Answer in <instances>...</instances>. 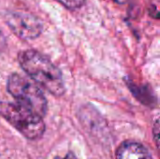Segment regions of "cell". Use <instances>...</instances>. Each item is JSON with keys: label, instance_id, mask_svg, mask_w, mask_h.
Masks as SVG:
<instances>
[{"label": "cell", "instance_id": "cell-1", "mask_svg": "<svg viewBox=\"0 0 160 159\" xmlns=\"http://www.w3.org/2000/svg\"><path fill=\"white\" fill-rule=\"evenodd\" d=\"M18 62L29 78L47 92L54 97L65 94L62 73L46 55L37 50L27 49L19 52Z\"/></svg>", "mask_w": 160, "mask_h": 159}, {"label": "cell", "instance_id": "cell-9", "mask_svg": "<svg viewBox=\"0 0 160 159\" xmlns=\"http://www.w3.org/2000/svg\"><path fill=\"white\" fill-rule=\"evenodd\" d=\"M56 159H78L76 157V156L73 153H68L63 158H56Z\"/></svg>", "mask_w": 160, "mask_h": 159}, {"label": "cell", "instance_id": "cell-6", "mask_svg": "<svg viewBox=\"0 0 160 159\" xmlns=\"http://www.w3.org/2000/svg\"><path fill=\"white\" fill-rule=\"evenodd\" d=\"M130 92L133 94V96L143 105L149 106V107H154L157 104V99L156 97L154 96L152 90L147 86V85H136L134 82L131 81H128L127 82Z\"/></svg>", "mask_w": 160, "mask_h": 159}, {"label": "cell", "instance_id": "cell-8", "mask_svg": "<svg viewBox=\"0 0 160 159\" xmlns=\"http://www.w3.org/2000/svg\"><path fill=\"white\" fill-rule=\"evenodd\" d=\"M153 136H154V141L157 146V150L158 153V157L160 159V118H158L153 127Z\"/></svg>", "mask_w": 160, "mask_h": 159}, {"label": "cell", "instance_id": "cell-5", "mask_svg": "<svg viewBox=\"0 0 160 159\" xmlns=\"http://www.w3.org/2000/svg\"><path fill=\"white\" fill-rule=\"evenodd\" d=\"M116 159H153L142 144L134 142H123L116 151Z\"/></svg>", "mask_w": 160, "mask_h": 159}, {"label": "cell", "instance_id": "cell-3", "mask_svg": "<svg viewBox=\"0 0 160 159\" xmlns=\"http://www.w3.org/2000/svg\"><path fill=\"white\" fill-rule=\"evenodd\" d=\"M7 89L17 103L30 109L41 117L46 115L47 99L32 79L19 73H12L8 78Z\"/></svg>", "mask_w": 160, "mask_h": 159}, {"label": "cell", "instance_id": "cell-7", "mask_svg": "<svg viewBox=\"0 0 160 159\" xmlns=\"http://www.w3.org/2000/svg\"><path fill=\"white\" fill-rule=\"evenodd\" d=\"M68 9H77L84 5L85 0H56Z\"/></svg>", "mask_w": 160, "mask_h": 159}, {"label": "cell", "instance_id": "cell-4", "mask_svg": "<svg viewBox=\"0 0 160 159\" xmlns=\"http://www.w3.org/2000/svg\"><path fill=\"white\" fill-rule=\"evenodd\" d=\"M6 22L11 32L21 39L29 40L38 37L43 30L40 20L24 11H12L6 15Z\"/></svg>", "mask_w": 160, "mask_h": 159}, {"label": "cell", "instance_id": "cell-2", "mask_svg": "<svg viewBox=\"0 0 160 159\" xmlns=\"http://www.w3.org/2000/svg\"><path fill=\"white\" fill-rule=\"evenodd\" d=\"M0 115L28 140H38L45 132L43 117L19 103L0 101Z\"/></svg>", "mask_w": 160, "mask_h": 159}, {"label": "cell", "instance_id": "cell-10", "mask_svg": "<svg viewBox=\"0 0 160 159\" xmlns=\"http://www.w3.org/2000/svg\"><path fill=\"white\" fill-rule=\"evenodd\" d=\"M114 2H116V3H118V4H126V3H128L129 0H113Z\"/></svg>", "mask_w": 160, "mask_h": 159}]
</instances>
